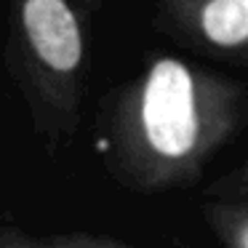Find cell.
<instances>
[{"instance_id": "4", "label": "cell", "mask_w": 248, "mask_h": 248, "mask_svg": "<svg viewBox=\"0 0 248 248\" xmlns=\"http://www.w3.org/2000/svg\"><path fill=\"white\" fill-rule=\"evenodd\" d=\"M214 232L227 248H248V205L246 203H214L205 211Z\"/></svg>"}, {"instance_id": "1", "label": "cell", "mask_w": 248, "mask_h": 248, "mask_svg": "<svg viewBox=\"0 0 248 248\" xmlns=\"http://www.w3.org/2000/svg\"><path fill=\"white\" fill-rule=\"evenodd\" d=\"M240 123V86L160 56L120 99L112 152L134 187H189Z\"/></svg>"}, {"instance_id": "6", "label": "cell", "mask_w": 248, "mask_h": 248, "mask_svg": "<svg viewBox=\"0 0 248 248\" xmlns=\"http://www.w3.org/2000/svg\"><path fill=\"white\" fill-rule=\"evenodd\" d=\"M211 192H216V195H243V198H248V160L243 163L237 171H232L227 179L216 182L214 187H211Z\"/></svg>"}, {"instance_id": "3", "label": "cell", "mask_w": 248, "mask_h": 248, "mask_svg": "<svg viewBox=\"0 0 248 248\" xmlns=\"http://www.w3.org/2000/svg\"><path fill=\"white\" fill-rule=\"evenodd\" d=\"M168 16L198 46L248 59V0H166Z\"/></svg>"}, {"instance_id": "2", "label": "cell", "mask_w": 248, "mask_h": 248, "mask_svg": "<svg viewBox=\"0 0 248 248\" xmlns=\"http://www.w3.org/2000/svg\"><path fill=\"white\" fill-rule=\"evenodd\" d=\"M22 32L46 72L72 78L83 62V30L67 0H24Z\"/></svg>"}, {"instance_id": "5", "label": "cell", "mask_w": 248, "mask_h": 248, "mask_svg": "<svg viewBox=\"0 0 248 248\" xmlns=\"http://www.w3.org/2000/svg\"><path fill=\"white\" fill-rule=\"evenodd\" d=\"M0 248H125L109 240H96V237H51V240H24V237H11Z\"/></svg>"}]
</instances>
